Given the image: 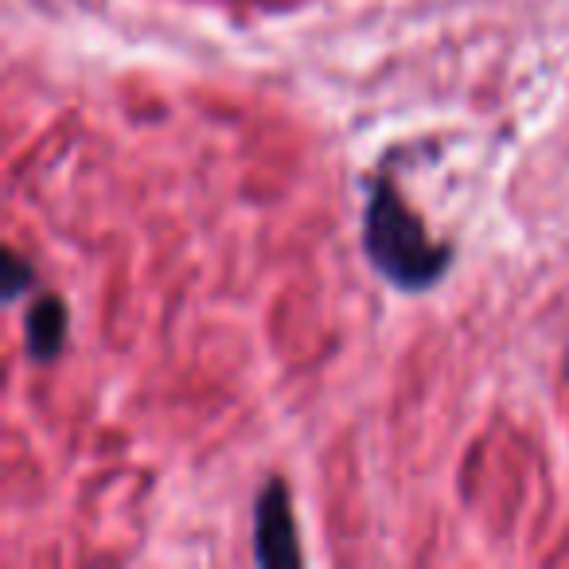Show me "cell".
I'll use <instances>...</instances> for the list:
<instances>
[{
	"mask_svg": "<svg viewBox=\"0 0 569 569\" xmlns=\"http://www.w3.org/2000/svg\"><path fill=\"white\" fill-rule=\"evenodd\" d=\"M4 266H9V297H17V293H20V284L28 281V269H20V261L12 258V253L4 258Z\"/></svg>",
	"mask_w": 569,
	"mask_h": 569,
	"instance_id": "4",
	"label": "cell"
},
{
	"mask_svg": "<svg viewBox=\"0 0 569 569\" xmlns=\"http://www.w3.org/2000/svg\"><path fill=\"white\" fill-rule=\"evenodd\" d=\"M67 336V309L56 297H43L28 317V351L36 359H51Z\"/></svg>",
	"mask_w": 569,
	"mask_h": 569,
	"instance_id": "3",
	"label": "cell"
},
{
	"mask_svg": "<svg viewBox=\"0 0 569 569\" xmlns=\"http://www.w3.org/2000/svg\"><path fill=\"white\" fill-rule=\"evenodd\" d=\"M258 561L261 566L297 561L293 515H289V496H284L281 483H269L258 503Z\"/></svg>",
	"mask_w": 569,
	"mask_h": 569,
	"instance_id": "2",
	"label": "cell"
},
{
	"mask_svg": "<svg viewBox=\"0 0 569 569\" xmlns=\"http://www.w3.org/2000/svg\"><path fill=\"white\" fill-rule=\"evenodd\" d=\"M363 242L379 273L402 289H426L445 269V250L429 242L418 214L398 203L390 188H379L367 203Z\"/></svg>",
	"mask_w": 569,
	"mask_h": 569,
	"instance_id": "1",
	"label": "cell"
}]
</instances>
